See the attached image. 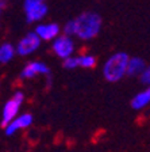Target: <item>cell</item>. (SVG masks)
I'll use <instances>...</instances> for the list:
<instances>
[{
	"instance_id": "6da1fadb",
	"label": "cell",
	"mask_w": 150,
	"mask_h": 152,
	"mask_svg": "<svg viewBox=\"0 0 150 152\" xmlns=\"http://www.w3.org/2000/svg\"><path fill=\"white\" fill-rule=\"evenodd\" d=\"M101 16L96 12L88 11L75 19V37L81 41L93 39L101 30Z\"/></svg>"
},
{
	"instance_id": "7a4b0ae2",
	"label": "cell",
	"mask_w": 150,
	"mask_h": 152,
	"mask_svg": "<svg viewBox=\"0 0 150 152\" xmlns=\"http://www.w3.org/2000/svg\"><path fill=\"white\" fill-rule=\"evenodd\" d=\"M130 56L125 52H116L109 56L103 65V76L109 83H116L127 75Z\"/></svg>"
},
{
	"instance_id": "3957f363",
	"label": "cell",
	"mask_w": 150,
	"mask_h": 152,
	"mask_svg": "<svg viewBox=\"0 0 150 152\" xmlns=\"http://www.w3.org/2000/svg\"><path fill=\"white\" fill-rule=\"evenodd\" d=\"M23 102H25V94L22 91L14 92V95L3 104V109H1V121H0L1 126L4 128L18 117Z\"/></svg>"
},
{
	"instance_id": "277c9868",
	"label": "cell",
	"mask_w": 150,
	"mask_h": 152,
	"mask_svg": "<svg viewBox=\"0 0 150 152\" xmlns=\"http://www.w3.org/2000/svg\"><path fill=\"white\" fill-rule=\"evenodd\" d=\"M51 50L57 57L65 60L68 57L75 56V41H73V38L70 35L59 34L54 41H51Z\"/></svg>"
},
{
	"instance_id": "5b68a950",
	"label": "cell",
	"mask_w": 150,
	"mask_h": 152,
	"mask_svg": "<svg viewBox=\"0 0 150 152\" xmlns=\"http://www.w3.org/2000/svg\"><path fill=\"white\" fill-rule=\"evenodd\" d=\"M26 20L28 23L41 22L47 14V6L45 0H25L23 3Z\"/></svg>"
},
{
	"instance_id": "8992f818",
	"label": "cell",
	"mask_w": 150,
	"mask_h": 152,
	"mask_svg": "<svg viewBox=\"0 0 150 152\" xmlns=\"http://www.w3.org/2000/svg\"><path fill=\"white\" fill-rule=\"evenodd\" d=\"M41 38L39 35L37 34L35 31H31L26 34L23 38L19 39V42L16 44V53L18 56H22V57H26V56H30L33 54L34 52L38 50V48L41 45Z\"/></svg>"
},
{
	"instance_id": "52a82bcc",
	"label": "cell",
	"mask_w": 150,
	"mask_h": 152,
	"mask_svg": "<svg viewBox=\"0 0 150 152\" xmlns=\"http://www.w3.org/2000/svg\"><path fill=\"white\" fill-rule=\"evenodd\" d=\"M33 120H34V117H33L31 113L19 114L15 120L11 121L8 125H6V126L3 128L4 134H6V136H14V134H16L19 130L27 129V128H30L33 125Z\"/></svg>"
},
{
	"instance_id": "ba28073f",
	"label": "cell",
	"mask_w": 150,
	"mask_h": 152,
	"mask_svg": "<svg viewBox=\"0 0 150 152\" xmlns=\"http://www.w3.org/2000/svg\"><path fill=\"white\" fill-rule=\"evenodd\" d=\"M37 75L50 76V68L47 66V64L42 63V61H30L23 66V69L20 71L19 76H20L22 80H28L34 79Z\"/></svg>"
},
{
	"instance_id": "9c48e42d",
	"label": "cell",
	"mask_w": 150,
	"mask_h": 152,
	"mask_svg": "<svg viewBox=\"0 0 150 152\" xmlns=\"http://www.w3.org/2000/svg\"><path fill=\"white\" fill-rule=\"evenodd\" d=\"M34 31L39 35L42 41H54L59 35L61 28L57 23H39L35 26Z\"/></svg>"
},
{
	"instance_id": "30bf717a",
	"label": "cell",
	"mask_w": 150,
	"mask_h": 152,
	"mask_svg": "<svg viewBox=\"0 0 150 152\" xmlns=\"http://www.w3.org/2000/svg\"><path fill=\"white\" fill-rule=\"evenodd\" d=\"M150 104V86H146V88L139 91L134 98L131 99V107L134 110H142Z\"/></svg>"
},
{
	"instance_id": "8fae6325",
	"label": "cell",
	"mask_w": 150,
	"mask_h": 152,
	"mask_svg": "<svg viewBox=\"0 0 150 152\" xmlns=\"http://www.w3.org/2000/svg\"><path fill=\"white\" fill-rule=\"evenodd\" d=\"M146 68V63H145L143 58L141 57H130V61H128V66H127V75L134 77V76H139L142 75V72Z\"/></svg>"
},
{
	"instance_id": "7c38bea8",
	"label": "cell",
	"mask_w": 150,
	"mask_h": 152,
	"mask_svg": "<svg viewBox=\"0 0 150 152\" xmlns=\"http://www.w3.org/2000/svg\"><path fill=\"white\" fill-rule=\"evenodd\" d=\"M16 46H14L9 42H3L0 45V63L8 64L16 56Z\"/></svg>"
},
{
	"instance_id": "4fadbf2b",
	"label": "cell",
	"mask_w": 150,
	"mask_h": 152,
	"mask_svg": "<svg viewBox=\"0 0 150 152\" xmlns=\"http://www.w3.org/2000/svg\"><path fill=\"white\" fill-rule=\"evenodd\" d=\"M78 57V65L80 68H84V69H91V68H95L96 66V57L91 53H81Z\"/></svg>"
},
{
	"instance_id": "5bb4252c",
	"label": "cell",
	"mask_w": 150,
	"mask_h": 152,
	"mask_svg": "<svg viewBox=\"0 0 150 152\" xmlns=\"http://www.w3.org/2000/svg\"><path fill=\"white\" fill-rule=\"evenodd\" d=\"M62 65L65 69H75V68H80L78 65V57L77 56H72V57H68L65 60H62Z\"/></svg>"
},
{
	"instance_id": "9a60e30c",
	"label": "cell",
	"mask_w": 150,
	"mask_h": 152,
	"mask_svg": "<svg viewBox=\"0 0 150 152\" xmlns=\"http://www.w3.org/2000/svg\"><path fill=\"white\" fill-rule=\"evenodd\" d=\"M62 31H64V34H66V35L75 37V19L69 20V22H66L65 25H64Z\"/></svg>"
},
{
	"instance_id": "2e32d148",
	"label": "cell",
	"mask_w": 150,
	"mask_h": 152,
	"mask_svg": "<svg viewBox=\"0 0 150 152\" xmlns=\"http://www.w3.org/2000/svg\"><path fill=\"white\" fill-rule=\"evenodd\" d=\"M139 79H141V83L145 86H150V64L146 65L145 71L142 72V75L139 76Z\"/></svg>"
}]
</instances>
